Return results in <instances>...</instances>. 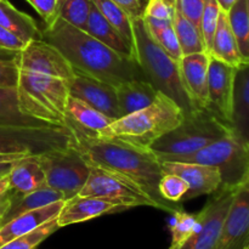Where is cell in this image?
Masks as SVG:
<instances>
[{"instance_id": "1", "label": "cell", "mask_w": 249, "mask_h": 249, "mask_svg": "<svg viewBox=\"0 0 249 249\" xmlns=\"http://www.w3.org/2000/svg\"><path fill=\"white\" fill-rule=\"evenodd\" d=\"M65 126L72 134V146L90 167L106 170L133 184L155 202L157 209L170 214L184 209L182 203H172L160 196L158 185L163 175L162 167L151 148H139L113 139L100 138L67 117Z\"/></svg>"}, {"instance_id": "2", "label": "cell", "mask_w": 249, "mask_h": 249, "mask_svg": "<svg viewBox=\"0 0 249 249\" xmlns=\"http://www.w3.org/2000/svg\"><path fill=\"white\" fill-rule=\"evenodd\" d=\"M40 38L55 46L74 72L96 78L113 87L128 80L146 79L136 61L114 53L84 29L67 23L60 17L41 29Z\"/></svg>"}, {"instance_id": "3", "label": "cell", "mask_w": 249, "mask_h": 249, "mask_svg": "<svg viewBox=\"0 0 249 249\" xmlns=\"http://www.w3.org/2000/svg\"><path fill=\"white\" fill-rule=\"evenodd\" d=\"M182 118L184 113L179 105L167 95L158 92L150 106L116 119L96 135L139 148H151L158 139L177 128Z\"/></svg>"}, {"instance_id": "4", "label": "cell", "mask_w": 249, "mask_h": 249, "mask_svg": "<svg viewBox=\"0 0 249 249\" xmlns=\"http://www.w3.org/2000/svg\"><path fill=\"white\" fill-rule=\"evenodd\" d=\"M133 28L135 61L146 80L158 91L174 100L182 109L184 116L202 108L197 107L187 94L180 75L179 63L158 45L148 32L145 21L142 18H134Z\"/></svg>"}, {"instance_id": "5", "label": "cell", "mask_w": 249, "mask_h": 249, "mask_svg": "<svg viewBox=\"0 0 249 249\" xmlns=\"http://www.w3.org/2000/svg\"><path fill=\"white\" fill-rule=\"evenodd\" d=\"M16 90L22 113L45 125L65 126L70 97L67 80L18 70Z\"/></svg>"}, {"instance_id": "6", "label": "cell", "mask_w": 249, "mask_h": 249, "mask_svg": "<svg viewBox=\"0 0 249 249\" xmlns=\"http://www.w3.org/2000/svg\"><path fill=\"white\" fill-rule=\"evenodd\" d=\"M231 133L228 123L202 107L185 114L181 123L158 139L151 150L156 156H189Z\"/></svg>"}, {"instance_id": "7", "label": "cell", "mask_w": 249, "mask_h": 249, "mask_svg": "<svg viewBox=\"0 0 249 249\" xmlns=\"http://www.w3.org/2000/svg\"><path fill=\"white\" fill-rule=\"evenodd\" d=\"M160 160L197 163L215 167L221 177V187L236 189L248 179L249 146L233 133L189 156H157Z\"/></svg>"}, {"instance_id": "8", "label": "cell", "mask_w": 249, "mask_h": 249, "mask_svg": "<svg viewBox=\"0 0 249 249\" xmlns=\"http://www.w3.org/2000/svg\"><path fill=\"white\" fill-rule=\"evenodd\" d=\"M72 142V134L66 126L0 125V155L39 156L62 150Z\"/></svg>"}, {"instance_id": "9", "label": "cell", "mask_w": 249, "mask_h": 249, "mask_svg": "<svg viewBox=\"0 0 249 249\" xmlns=\"http://www.w3.org/2000/svg\"><path fill=\"white\" fill-rule=\"evenodd\" d=\"M46 186L57 190L66 201L78 196L90 174V165L72 145L36 156Z\"/></svg>"}, {"instance_id": "10", "label": "cell", "mask_w": 249, "mask_h": 249, "mask_svg": "<svg viewBox=\"0 0 249 249\" xmlns=\"http://www.w3.org/2000/svg\"><path fill=\"white\" fill-rule=\"evenodd\" d=\"M78 196L97 197L126 207L128 209L134 207L157 208L155 202L140 189L126 180L96 167H90L89 178Z\"/></svg>"}, {"instance_id": "11", "label": "cell", "mask_w": 249, "mask_h": 249, "mask_svg": "<svg viewBox=\"0 0 249 249\" xmlns=\"http://www.w3.org/2000/svg\"><path fill=\"white\" fill-rule=\"evenodd\" d=\"M236 189L220 187L212 194L201 212L198 223L189 240L177 249H214L220 237L221 229ZM169 249H173L170 248Z\"/></svg>"}, {"instance_id": "12", "label": "cell", "mask_w": 249, "mask_h": 249, "mask_svg": "<svg viewBox=\"0 0 249 249\" xmlns=\"http://www.w3.org/2000/svg\"><path fill=\"white\" fill-rule=\"evenodd\" d=\"M14 61L18 70L29 71L67 82L74 75V70L65 56L55 46L41 38L28 41L23 49L17 51Z\"/></svg>"}, {"instance_id": "13", "label": "cell", "mask_w": 249, "mask_h": 249, "mask_svg": "<svg viewBox=\"0 0 249 249\" xmlns=\"http://www.w3.org/2000/svg\"><path fill=\"white\" fill-rule=\"evenodd\" d=\"M249 246V180L238 185L214 249H247Z\"/></svg>"}, {"instance_id": "14", "label": "cell", "mask_w": 249, "mask_h": 249, "mask_svg": "<svg viewBox=\"0 0 249 249\" xmlns=\"http://www.w3.org/2000/svg\"><path fill=\"white\" fill-rule=\"evenodd\" d=\"M236 71L237 67L235 66L229 65L209 55L207 108L229 125L231 124V117H232Z\"/></svg>"}, {"instance_id": "15", "label": "cell", "mask_w": 249, "mask_h": 249, "mask_svg": "<svg viewBox=\"0 0 249 249\" xmlns=\"http://www.w3.org/2000/svg\"><path fill=\"white\" fill-rule=\"evenodd\" d=\"M70 95L82 100L113 121L123 117L117 100L116 87L83 73L74 72L68 80Z\"/></svg>"}, {"instance_id": "16", "label": "cell", "mask_w": 249, "mask_h": 249, "mask_svg": "<svg viewBox=\"0 0 249 249\" xmlns=\"http://www.w3.org/2000/svg\"><path fill=\"white\" fill-rule=\"evenodd\" d=\"M163 173L175 174L189 185V191L182 198L184 202L196 197L212 195L221 187V177L215 167L197 164V163L160 160Z\"/></svg>"}, {"instance_id": "17", "label": "cell", "mask_w": 249, "mask_h": 249, "mask_svg": "<svg viewBox=\"0 0 249 249\" xmlns=\"http://www.w3.org/2000/svg\"><path fill=\"white\" fill-rule=\"evenodd\" d=\"M209 53L206 51L182 56L179 62L180 75L187 94L197 107L208 106Z\"/></svg>"}, {"instance_id": "18", "label": "cell", "mask_w": 249, "mask_h": 249, "mask_svg": "<svg viewBox=\"0 0 249 249\" xmlns=\"http://www.w3.org/2000/svg\"><path fill=\"white\" fill-rule=\"evenodd\" d=\"M124 211H128V208L112 203L106 199L97 198V197L75 196L65 202L57 216V223L60 228H63L73 224L84 223L106 214Z\"/></svg>"}, {"instance_id": "19", "label": "cell", "mask_w": 249, "mask_h": 249, "mask_svg": "<svg viewBox=\"0 0 249 249\" xmlns=\"http://www.w3.org/2000/svg\"><path fill=\"white\" fill-rule=\"evenodd\" d=\"M65 202L58 201L43 208L19 214L18 216L0 226V247L19 236L32 232L51 219L57 218Z\"/></svg>"}, {"instance_id": "20", "label": "cell", "mask_w": 249, "mask_h": 249, "mask_svg": "<svg viewBox=\"0 0 249 249\" xmlns=\"http://www.w3.org/2000/svg\"><path fill=\"white\" fill-rule=\"evenodd\" d=\"M230 125L233 134L249 146V62H242L236 71Z\"/></svg>"}, {"instance_id": "21", "label": "cell", "mask_w": 249, "mask_h": 249, "mask_svg": "<svg viewBox=\"0 0 249 249\" xmlns=\"http://www.w3.org/2000/svg\"><path fill=\"white\" fill-rule=\"evenodd\" d=\"M84 31L88 32L91 36H94L95 39L101 41L102 44L108 46L114 53L135 61V51H134L133 46L102 16V14L92 4V1Z\"/></svg>"}, {"instance_id": "22", "label": "cell", "mask_w": 249, "mask_h": 249, "mask_svg": "<svg viewBox=\"0 0 249 249\" xmlns=\"http://www.w3.org/2000/svg\"><path fill=\"white\" fill-rule=\"evenodd\" d=\"M7 178L10 187L17 196H24L46 186L45 174L36 156H28L17 160Z\"/></svg>"}, {"instance_id": "23", "label": "cell", "mask_w": 249, "mask_h": 249, "mask_svg": "<svg viewBox=\"0 0 249 249\" xmlns=\"http://www.w3.org/2000/svg\"><path fill=\"white\" fill-rule=\"evenodd\" d=\"M158 90L146 79H133L116 87L117 100L122 114L134 113L150 106L156 100Z\"/></svg>"}, {"instance_id": "24", "label": "cell", "mask_w": 249, "mask_h": 249, "mask_svg": "<svg viewBox=\"0 0 249 249\" xmlns=\"http://www.w3.org/2000/svg\"><path fill=\"white\" fill-rule=\"evenodd\" d=\"M0 26L24 44L40 38V29L36 22L29 15L17 10L9 0H0Z\"/></svg>"}, {"instance_id": "25", "label": "cell", "mask_w": 249, "mask_h": 249, "mask_svg": "<svg viewBox=\"0 0 249 249\" xmlns=\"http://www.w3.org/2000/svg\"><path fill=\"white\" fill-rule=\"evenodd\" d=\"M209 55L235 67H238L243 62L240 50H238L237 41L230 27L228 12L225 11H220V15H219L218 26H216L213 45H212Z\"/></svg>"}, {"instance_id": "26", "label": "cell", "mask_w": 249, "mask_h": 249, "mask_svg": "<svg viewBox=\"0 0 249 249\" xmlns=\"http://www.w3.org/2000/svg\"><path fill=\"white\" fill-rule=\"evenodd\" d=\"M58 201H66L63 195L57 190H53L49 186H43L40 189L36 190V191L31 192V194L24 195V196H17L16 195L11 207H10L7 213L5 214L4 219L0 223V226L6 224L11 219L18 216L19 214L34 211V209L43 208V207H46Z\"/></svg>"}, {"instance_id": "27", "label": "cell", "mask_w": 249, "mask_h": 249, "mask_svg": "<svg viewBox=\"0 0 249 249\" xmlns=\"http://www.w3.org/2000/svg\"><path fill=\"white\" fill-rule=\"evenodd\" d=\"M66 114H67V118L74 122L80 128L94 131L96 134L113 122V119L107 117L106 114L101 113L90 105L71 95L68 97Z\"/></svg>"}, {"instance_id": "28", "label": "cell", "mask_w": 249, "mask_h": 249, "mask_svg": "<svg viewBox=\"0 0 249 249\" xmlns=\"http://www.w3.org/2000/svg\"><path fill=\"white\" fill-rule=\"evenodd\" d=\"M0 125L44 126L45 124L22 113L16 88L0 87Z\"/></svg>"}, {"instance_id": "29", "label": "cell", "mask_w": 249, "mask_h": 249, "mask_svg": "<svg viewBox=\"0 0 249 249\" xmlns=\"http://www.w3.org/2000/svg\"><path fill=\"white\" fill-rule=\"evenodd\" d=\"M148 32L152 38L157 41L158 45L175 61L179 63L182 58L181 48L178 40L177 33L173 27V22L153 18V17H142Z\"/></svg>"}, {"instance_id": "30", "label": "cell", "mask_w": 249, "mask_h": 249, "mask_svg": "<svg viewBox=\"0 0 249 249\" xmlns=\"http://www.w3.org/2000/svg\"><path fill=\"white\" fill-rule=\"evenodd\" d=\"M173 27L177 33L182 56L206 51L198 27L187 19L178 9L175 10L174 18H173Z\"/></svg>"}, {"instance_id": "31", "label": "cell", "mask_w": 249, "mask_h": 249, "mask_svg": "<svg viewBox=\"0 0 249 249\" xmlns=\"http://www.w3.org/2000/svg\"><path fill=\"white\" fill-rule=\"evenodd\" d=\"M229 22L237 41L243 62H249V14L247 0H237L228 12Z\"/></svg>"}, {"instance_id": "32", "label": "cell", "mask_w": 249, "mask_h": 249, "mask_svg": "<svg viewBox=\"0 0 249 249\" xmlns=\"http://www.w3.org/2000/svg\"><path fill=\"white\" fill-rule=\"evenodd\" d=\"M102 16L122 34L124 39L134 48V28L133 18L125 10L112 0H91ZM135 51V50H134Z\"/></svg>"}, {"instance_id": "33", "label": "cell", "mask_w": 249, "mask_h": 249, "mask_svg": "<svg viewBox=\"0 0 249 249\" xmlns=\"http://www.w3.org/2000/svg\"><path fill=\"white\" fill-rule=\"evenodd\" d=\"M90 7L91 0H58L57 14L67 23L85 29Z\"/></svg>"}, {"instance_id": "34", "label": "cell", "mask_w": 249, "mask_h": 249, "mask_svg": "<svg viewBox=\"0 0 249 249\" xmlns=\"http://www.w3.org/2000/svg\"><path fill=\"white\" fill-rule=\"evenodd\" d=\"M58 229L61 228L57 223V218H53L32 232L19 236V237L5 243L0 249H36L43 241H45L49 236L56 232Z\"/></svg>"}, {"instance_id": "35", "label": "cell", "mask_w": 249, "mask_h": 249, "mask_svg": "<svg viewBox=\"0 0 249 249\" xmlns=\"http://www.w3.org/2000/svg\"><path fill=\"white\" fill-rule=\"evenodd\" d=\"M198 223V214H191L184 209L173 213V220L170 224L172 232V245L170 248H179L182 243L186 242L190 236L194 233Z\"/></svg>"}, {"instance_id": "36", "label": "cell", "mask_w": 249, "mask_h": 249, "mask_svg": "<svg viewBox=\"0 0 249 249\" xmlns=\"http://www.w3.org/2000/svg\"><path fill=\"white\" fill-rule=\"evenodd\" d=\"M220 11V6L218 5L216 0H206L198 28L201 32L202 39H203L204 48L208 53H211L212 45H213L214 34H215L216 26H218Z\"/></svg>"}, {"instance_id": "37", "label": "cell", "mask_w": 249, "mask_h": 249, "mask_svg": "<svg viewBox=\"0 0 249 249\" xmlns=\"http://www.w3.org/2000/svg\"><path fill=\"white\" fill-rule=\"evenodd\" d=\"M158 189H160V196L165 201L172 202V203H182V198L189 191V185L178 175L163 173Z\"/></svg>"}, {"instance_id": "38", "label": "cell", "mask_w": 249, "mask_h": 249, "mask_svg": "<svg viewBox=\"0 0 249 249\" xmlns=\"http://www.w3.org/2000/svg\"><path fill=\"white\" fill-rule=\"evenodd\" d=\"M177 0H147L142 17H153L163 21L173 22Z\"/></svg>"}, {"instance_id": "39", "label": "cell", "mask_w": 249, "mask_h": 249, "mask_svg": "<svg viewBox=\"0 0 249 249\" xmlns=\"http://www.w3.org/2000/svg\"><path fill=\"white\" fill-rule=\"evenodd\" d=\"M32 5L44 21V27L53 24L58 18L57 4L58 0H26Z\"/></svg>"}, {"instance_id": "40", "label": "cell", "mask_w": 249, "mask_h": 249, "mask_svg": "<svg viewBox=\"0 0 249 249\" xmlns=\"http://www.w3.org/2000/svg\"><path fill=\"white\" fill-rule=\"evenodd\" d=\"M206 0H177V9L198 27Z\"/></svg>"}, {"instance_id": "41", "label": "cell", "mask_w": 249, "mask_h": 249, "mask_svg": "<svg viewBox=\"0 0 249 249\" xmlns=\"http://www.w3.org/2000/svg\"><path fill=\"white\" fill-rule=\"evenodd\" d=\"M18 82V67L14 60L0 58V87L16 88Z\"/></svg>"}, {"instance_id": "42", "label": "cell", "mask_w": 249, "mask_h": 249, "mask_svg": "<svg viewBox=\"0 0 249 249\" xmlns=\"http://www.w3.org/2000/svg\"><path fill=\"white\" fill-rule=\"evenodd\" d=\"M15 197H16V194H15V192L12 191L11 187H10L7 175L0 178V223H1L5 214L7 213V211H9L10 207H11Z\"/></svg>"}, {"instance_id": "43", "label": "cell", "mask_w": 249, "mask_h": 249, "mask_svg": "<svg viewBox=\"0 0 249 249\" xmlns=\"http://www.w3.org/2000/svg\"><path fill=\"white\" fill-rule=\"evenodd\" d=\"M117 5L125 10L131 18H142L143 11H145L146 1L145 0H112Z\"/></svg>"}, {"instance_id": "44", "label": "cell", "mask_w": 249, "mask_h": 249, "mask_svg": "<svg viewBox=\"0 0 249 249\" xmlns=\"http://www.w3.org/2000/svg\"><path fill=\"white\" fill-rule=\"evenodd\" d=\"M26 44L21 40L19 38H17L16 36H14L12 33H10L7 29H5L4 27L0 26V49H4V50H10V51H19L21 49H23V46Z\"/></svg>"}, {"instance_id": "45", "label": "cell", "mask_w": 249, "mask_h": 249, "mask_svg": "<svg viewBox=\"0 0 249 249\" xmlns=\"http://www.w3.org/2000/svg\"><path fill=\"white\" fill-rule=\"evenodd\" d=\"M24 157H28V156L19 155V153H4V155H0V163L11 162V160H18Z\"/></svg>"}, {"instance_id": "46", "label": "cell", "mask_w": 249, "mask_h": 249, "mask_svg": "<svg viewBox=\"0 0 249 249\" xmlns=\"http://www.w3.org/2000/svg\"><path fill=\"white\" fill-rule=\"evenodd\" d=\"M17 160H11V162H2L0 163V178L5 177V175L9 174V172L11 170V168L14 167V164Z\"/></svg>"}, {"instance_id": "47", "label": "cell", "mask_w": 249, "mask_h": 249, "mask_svg": "<svg viewBox=\"0 0 249 249\" xmlns=\"http://www.w3.org/2000/svg\"><path fill=\"white\" fill-rule=\"evenodd\" d=\"M236 1H237V0H216L218 5L220 6L221 11H225V12L230 11V9L235 5Z\"/></svg>"}, {"instance_id": "48", "label": "cell", "mask_w": 249, "mask_h": 249, "mask_svg": "<svg viewBox=\"0 0 249 249\" xmlns=\"http://www.w3.org/2000/svg\"><path fill=\"white\" fill-rule=\"evenodd\" d=\"M16 53H17L16 51H10V50H4V49H0V58H2V60H14Z\"/></svg>"}, {"instance_id": "49", "label": "cell", "mask_w": 249, "mask_h": 249, "mask_svg": "<svg viewBox=\"0 0 249 249\" xmlns=\"http://www.w3.org/2000/svg\"><path fill=\"white\" fill-rule=\"evenodd\" d=\"M247 2H248V14H249V0H247Z\"/></svg>"}, {"instance_id": "50", "label": "cell", "mask_w": 249, "mask_h": 249, "mask_svg": "<svg viewBox=\"0 0 249 249\" xmlns=\"http://www.w3.org/2000/svg\"><path fill=\"white\" fill-rule=\"evenodd\" d=\"M248 180H249V170H248Z\"/></svg>"}, {"instance_id": "51", "label": "cell", "mask_w": 249, "mask_h": 249, "mask_svg": "<svg viewBox=\"0 0 249 249\" xmlns=\"http://www.w3.org/2000/svg\"><path fill=\"white\" fill-rule=\"evenodd\" d=\"M247 249H249V246H248V248H247Z\"/></svg>"}]
</instances>
